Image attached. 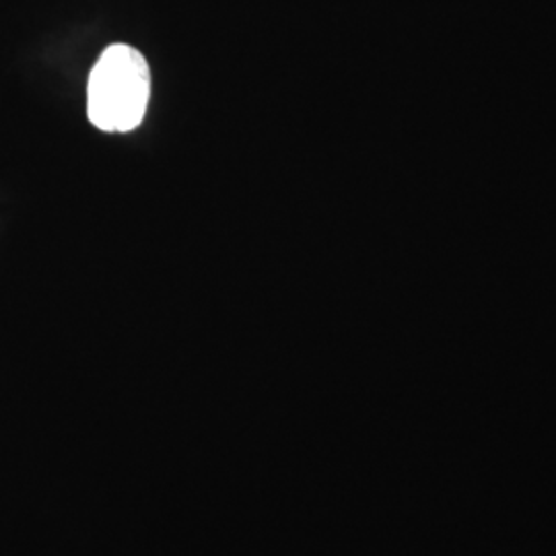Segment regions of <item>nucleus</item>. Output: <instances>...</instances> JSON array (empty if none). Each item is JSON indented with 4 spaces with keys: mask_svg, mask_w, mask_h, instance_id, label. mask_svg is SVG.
<instances>
[{
    "mask_svg": "<svg viewBox=\"0 0 556 556\" xmlns=\"http://www.w3.org/2000/svg\"><path fill=\"white\" fill-rule=\"evenodd\" d=\"M151 100V71L139 50L114 43L103 50L87 85V116L103 132L139 128Z\"/></svg>",
    "mask_w": 556,
    "mask_h": 556,
    "instance_id": "obj_1",
    "label": "nucleus"
}]
</instances>
